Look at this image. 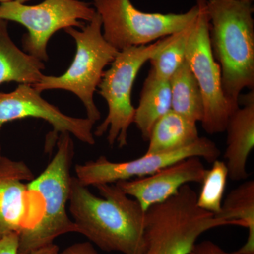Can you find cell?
Segmentation results:
<instances>
[{"label": "cell", "mask_w": 254, "mask_h": 254, "mask_svg": "<svg viewBox=\"0 0 254 254\" xmlns=\"http://www.w3.org/2000/svg\"><path fill=\"white\" fill-rule=\"evenodd\" d=\"M241 1H250V2H253L254 0H241Z\"/></svg>", "instance_id": "83f0119b"}, {"label": "cell", "mask_w": 254, "mask_h": 254, "mask_svg": "<svg viewBox=\"0 0 254 254\" xmlns=\"http://www.w3.org/2000/svg\"><path fill=\"white\" fill-rule=\"evenodd\" d=\"M216 218L233 222L235 226L247 227L249 235L237 254H254V181L248 180L232 190L222 203Z\"/></svg>", "instance_id": "ac0fdd59"}, {"label": "cell", "mask_w": 254, "mask_h": 254, "mask_svg": "<svg viewBox=\"0 0 254 254\" xmlns=\"http://www.w3.org/2000/svg\"><path fill=\"white\" fill-rule=\"evenodd\" d=\"M45 68L43 62L16 46L8 31V21L0 20V85L16 82L33 86Z\"/></svg>", "instance_id": "9a60e30c"}, {"label": "cell", "mask_w": 254, "mask_h": 254, "mask_svg": "<svg viewBox=\"0 0 254 254\" xmlns=\"http://www.w3.org/2000/svg\"><path fill=\"white\" fill-rule=\"evenodd\" d=\"M34 178L26 163L0 152V237L29 231L41 220L43 200L26 183Z\"/></svg>", "instance_id": "8fae6325"}, {"label": "cell", "mask_w": 254, "mask_h": 254, "mask_svg": "<svg viewBox=\"0 0 254 254\" xmlns=\"http://www.w3.org/2000/svg\"><path fill=\"white\" fill-rule=\"evenodd\" d=\"M96 196L72 177L69 211L78 233L106 252L143 254L145 212L115 184L95 186Z\"/></svg>", "instance_id": "6da1fadb"}, {"label": "cell", "mask_w": 254, "mask_h": 254, "mask_svg": "<svg viewBox=\"0 0 254 254\" xmlns=\"http://www.w3.org/2000/svg\"><path fill=\"white\" fill-rule=\"evenodd\" d=\"M58 253H59V247L55 245L54 243H52L31 251L27 254H58Z\"/></svg>", "instance_id": "d4e9b609"}, {"label": "cell", "mask_w": 254, "mask_h": 254, "mask_svg": "<svg viewBox=\"0 0 254 254\" xmlns=\"http://www.w3.org/2000/svg\"><path fill=\"white\" fill-rule=\"evenodd\" d=\"M11 1V0H0V4L1 3L7 2V1Z\"/></svg>", "instance_id": "4316f807"}, {"label": "cell", "mask_w": 254, "mask_h": 254, "mask_svg": "<svg viewBox=\"0 0 254 254\" xmlns=\"http://www.w3.org/2000/svg\"><path fill=\"white\" fill-rule=\"evenodd\" d=\"M206 1L195 0L198 12L189 36L185 58L203 96L204 115L202 127L207 133L213 135L225 131L229 118L236 109L224 95L221 69L210 48Z\"/></svg>", "instance_id": "9c48e42d"}, {"label": "cell", "mask_w": 254, "mask_h": 254, "mask_svg": "<svg viewBox=\"0 0 254 254\" xmlns=\"http://www.w3.org/2000/svg\"><path fill=\"white\" fill-rule=\"evenodd\" d=\"M220 150L215 143L206 137L180 149L143 156L127 162L110 161L105 156L90 160L75 167L76 179L83 186L115 184L133 177L149 176L165 167L190 157H198L212 163L218 160Z\"/></svg>", "instance_id": "30bf717a"}, {"label": "cell", "mask_w": 254, "mask_h": 254, "mask_svg": "<svg viewBox=\"0 0 254 254\" xmlns=\"http://www.w3.org/2000/svg\"><path fill=\"white\" fill-rule=\"evenodd\" d=\"M64 31L72 37L76 45L71 66L60 76L43 74L33 87L40 93L55 89L71 92L84 105L87 118L96 123L101 118V113L95 105L94 93L105 66L113 63L120 51L105 41L102 33L101 18L97 13L81 31L73 27Z\"/></svg>", "instance_id": "5b68a950"}, {"label": "cell", "mask_w": 254, "mask_h": 254, "mask_svg": "<svg viewBox=\"0 0 254 254\" xmlns=\"http://www.w3.org/2000/svg\"><path fill=\"white\" fill-rule=\"evenodd\" d=\"M41 93L26 84L18 85L10 93L0 91V129L4 124L15 120L41 119L53 127L55 134L67 133L86 144H95L94 121L65 115L58 107L43 99Z\"/></svg>", "instance_id": "7c38bea8"}, {"label": "cell", "mask_w": 254, "mask_h": 254, "mask_svg": "<svg viewBox=\"0 0 254 254\" xmlns=\"http://www.w3.org/2000/svg\"><path fill=\"white\" fill-rule=\"evenodd\" d=\"M194 20L185 29L175 33L173 39L168 46L149 60L151 64L150 69L157 77L170 80L173 73L185 61L187 42Z\"/></svg>", "instance_id": "ffe728a7"}, {"label": "cell", "mask_w": 254, "mask_h": 254, "mask_svg": "<svg viewBox=\"0 0 254 254\" xmlns=\"http://www.w3.org/2000/svg\"><path fill=\"white\" fill-rule=\"evenodd\" d=\"M102 21L105 41L121 51L146 46L187 27L196 17V4L182 14L147 13L135 7L131 0H93Z\"/></svg>", "instance_id": "52a82bcc"}, {"label": "cell", "mask_w": 254, "mask_h": 254, "mask_svg": "<svg viewBox=\"0 0 254 254\" xmlns=\"http://www.w3.org/2000/svg\"><path fill=\"white\" fill-rule=\"evenodd\" d=\"M58 254H99L90 242L73 244Z\"/></svg>", "instance_id": "cb8c5ba5"}, {"label": "cell", "mask_w": 254, "mask_h": 254, "mask_svg": "<svg viewBox=\"0 0 254 254\" xmlns=\"http://www.w3.org/2000/svg\"><path fill=\"white\" fill-rule=\"evenodd\" d=\"M240 106L227 121L226 160L228 177L232 181H242L249 176L247 160L254 147V91L241 95Z\"/></svg>", "instance_id": "5bb4252c"}, {"label": "cell", "mask_w": 254, "mask_h": 254, "mask_svg": "<svg viewBox=\"0 0 254 254\" xmlns=\"http://www.w3.org/2000/svg\"><path fill=\"white\" fill-rule=\"evenodd\" d=\"M171 110L195 123L204 115L203 96L186 58L170 80Z\"/></svg>", "instance_id": "d6986e66"}, {"label": "cell", "mask_w": 254, "mask_h": 254, "mask_svg": "<svg viewBox=\"0 0 254 254\" xmlns=\"http://www.w3.org/2000/svg\"><path fill=\"white\" fill-rule=\"evenodd\" d=\"M14 1H18V2L21 3V4H25V3L27 2L30 0H14Z\"/></svg>", "instance_id": "484cf974"}, {"label": "cell", "mask_w": 254, "mask_h": 254, "mask_svg": "<svg viewBox=\"0 0 254 254\" xmlns=\"http://www.w3.org/2000/svg\"><path fill=\"white\" fill-rule=\"evenodd\" d=\"M171 110V91L169 80L155 76L151 69L143 83L139 104L135 108L133 123L148 141L152 128L159 119Z\"/></svg>", "instance_id": "e0dca14e"}, {"label": "cell", "mask_w": 254, "mask_h": 254, "mask_svg": "<svg viewBox=\"0 0 254 254\" xmlns=\"http://www.w3.org/2000/svg\"><path fill=\"white\" fill-rule=\"evenodd\" d=\"M73 156L72 138L69 133H60L54 157L39 176L28 182V188L41 195L44 210L36 227L18 235V254H27L53 243L57 237L64 234L78 233V227L66 212L71 190Z\"/></svg>", "instance_id": "277c9868"}, {"label": "cell", "mask_w": 254, "mask_h": 254, "mask_svg": "<svg viewBox=\"0 0 254 254\" xmlns=\"http://www.w3.org/2000/svg\"><path fill=\"white\" fill-rule=\"evenodd\" d=\"M196 124L170 110L152 128L145 154L168 153L194 143L200 138Z\"/></svg>", "instance_id": "2e32d148"}, {"label": "cell", "mask_w": 254, "mask_h": 254, "mask_svg": "<svg viewBox=\"0 0 254 254\" xmlns=\"http://www.w3.org/2000/svg\"><path fill=\"white\" fill-rule=\"evenodd\" d=\"M19 235L18 233L8 234L0 237V254H18Z\"/></svg>", "instance_id": "7402d4cb"}, {"label": "cell", "mask_w": 254, "mask_h": 254, "mask_svg": "<svg viewBox=\"0 0 254 254\" xmlns=\"http://www.w3.org/2000/svg\"><path fill=\"white\" fill-rule=\"evenodd\" d=\"M96 11L80 0H45L36 5L21 4L14 0L0 4V20L22 25L28 33L23 35L24 52L42 62L48 60V42L57 31L84 26Z\"/></svg>", "instance_id": "ba28073f"}, {"label": "cell", "mask_w": 254, "mask_h": 254, "mask_svg": "<svg viewBox=\"0 0 254 254\" xmlns=\"http://www.w3.org/2000/svg\"><path fill=\"white\" fill-rule=\"evenodd\" d=\"M206 169L198 157H190L165 167L149 176L116 182L124 193L136 200L146 211L176 194L189 183H201Z\"/></svg>", "instance_id": "4fadbf2b"}, {"label": "cell", "mask_w": 254, "mask_h": 254, "mask_svg": "<svg viewBox=\"0 0 254 254\" xmlns=\"http://www.w3.org/2000/svg\"><path fill=\"white\" fill-rule=\"evenodd\" d=\"M174 34L158 40L153 44L131 47L121 50L103 73L98 93L107 102L108 113L104 121L97 127L94 136L108 132V143H118L119 148L128 145V131L133 123L135 108L131 103L133 83L143 64L165 48Z\"/></svg>", "instance_id": "8992f818"}, {"label": "cell", "mask_w": 254, "mask_h": 254, "mask_svg": "<svg viewBox=\"0 0 254 254\" xmlns=\"http://www.w3.org/2000/svg\"><path fill=\"white\" fill-rule=\"evenodd\" d=\"M209 42L221 69L222 91L234 109L254 88V8L250 1L207 0Z\"/></svg>", "instance_id": "7a4b0ae2"}, {"label": "cell", "mask_w": 254, "mask_h": 254, "mask_svg": "<svg viewBox=\"0 0 254 254\" xmlns=\"http://www.w3.org/2000/svg\"><path fill=\"white\" fill-rule=\"evenodd\" d=\"M197 193L189 185L145 213L143 254H190L198 237L211 229L235 225L197 205Z\"/></svg>", "instance_id": "3957f363"}, {"label": "cell", "mask_w": 254, "mask_h": 254, "mask_svg": "<svg viewBox=\"0 0 254 254\" xmlns=\"http://www.w3.org/2000/svg\"><path fill=\"white\" fill-rule=\"evenodd\" d=\"M190 254H237L235 252L233 253H228L222 250L221 247H219L218 245L211 242V241L205 240L200 243L195 244L192 249Z\"/></svg>", "instance_id": "603a6c76"}, {"label": "cell", "mask_w": 254, "mask_h": 254, "mask_svg": "<svg viewBox=\"0 0 254 254\" xmlns=\"http://www.w3.org/2000/svg\"><path fill=\"white\" fill-rule=\"evenodd\" d=\"M211 168L205 171L202 181L197 205L214 215L220 213L226 188L228 171L225 162L218 160L212 163Z\"/></svg>", "instance_id": "44dd1931"}]
</instances>
